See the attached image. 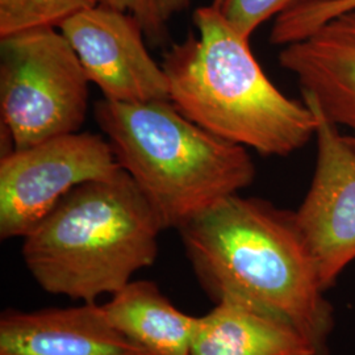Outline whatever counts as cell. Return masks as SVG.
<instances>
[{"mask_svg":"<svg viewBox=\"0 0 355 355\" xmlns=\"http://www.w3.org/2000/svg\"><path fill=\"white\" fill-rule=\"evenodd\" d=\"M192 271L215 302L250 305L328 355L334 309L295 212L234 193L178 229Z\"/></svg>","mask_w":355,"mask_h":355,"instance_id":"cell-1","label":"cell"},{"mask_svg":"<svg viewBox=\"0 0 355 355\" xmlns=\"http://www.w3.org/2000/svg\"><path fill=\"white\" fill-rule=\"evenodd\" d=\"M192 33L166 51L170 102L224 140L266 157H287L316 136L318 120L286 96L254 57L249 38L212 6L193 12Z\"/></svg>","mask_w":355,"mask_h":355,"instance_id":"cell-2","label":"cell"},{"mask_svg":"<svg viewBox=\"0 0 355 355\" xmlns=\"http://www.w3.org/2000/svg\"><path fill=\"white\" fill-rule=\"evenodd\" d=\"M165 230L124 170L67 193L23 239L28 271L51 295L96 303L154 265Z\"/></svg>","mask_w":355,"mask_h":355,"instance_id":"cell-3","label":"cell"},{"mask_svg":"<svg viewBox=\"0 0 355 355\" xmlns=\"http://www.w3.org/2000/svg\"><path fill=\"white\" fill-rule=\"evenodd\" d=\"M119 165L137 184L164 229H179L255 178L248 149L180 114L170 101L95 105Z\"/></svg>","mask_w":355,"mask_h":355,"instance_id":"cell-4","label":"cell"},{"mask_svg":"<svg viewBox=\"0 0 355 355\" xmlns=\"http://www.w3.org/2000/svg\"><path fill=\"white\" fill-rule=\"evenodd\" d=\"M89 83L58 28L0 37V114L12 149L79 132Z\"/></svg>","mask_w":355,"mask_h":355,"instance_id":"cell-5","label":"cell"},{"mask_svg":"<svg viewBox=\"0 0 355 355\" xmlns=\"http://www.w3.org/2000/svg\"><path fill=\"white\" fill-rule=\"evenodd\" d=\"M110 141L74 132L12 149L0 161V239H24L67 193L119 173Z\"/></svg>","mask_w":355,"mask_h":355,"instance_id":"cell-6","label":"cell"},{"mask_svg":"<svg viewBox=\"0 0 355 355\" xmlns=\"http://www.w3.org/2000/svg\"><path fill=\"white\" fill-rule=\"evenodd\" d=\"M302 96L318 120V161L295 218L328 290L355 261V149L311 95Z\"/></svg>","mask_w":355,"mask_h":355,"instance_id":"cell-7","label":"cell"},{"mask_svg":"<svg viewBox=\"0 0 355 355\" xmlns=\"http://www.w3.org/2000/svg\"><path fill=\"white\" fill-rule=\"evenodd\" d=\"M104 99L117 103L170 101L162 66L145 45V32L130 13L96 4L60 28Z\"/></svg>","mask_w":355,"mask_h":355,"instance_id":"cell-8","label":"cell"},{"mask_svg":"<svg viewBox=\"0 0 355 355\" xmlns=\"http://www.w3.org/2000/svg\"><path fill=\"white\" fill-rule=\"evenodd\" d=\"M278 58L355 149V8L282 46Z\"/></svg>","mask_w":355,"mask_h":355,"instance_id":"cell-9","label":"cell"},{"mask_svg":"<svg viewBox=\"0 0 355 355\" xmlns=\"http://www.w3.org/2000/svg\"><path fill=\"white\" fill-rule=\"evenodd\" d=\"M0 355H148L119 333L99 303L0 316Z\"/></svg>","mask_w":355,"mask_h":355,"instance_id":"cell-10","label":"cell"},{"mask_svg":"<svg viewBox=\"0 0 355 355\" xmlns=\"http://www.w3.org/2000/svg\"><path fill=\"white\" fill-rule=\"evenodd\" d=\"M190 355H318L290 324L250 305L221 300L199 318Z\"/></svg>","mask_w":355,"mask_h":355,"instance_id":"cell-11","label":"cell"},{"mask_svg":"<svg viewBox=\"0 0 355 355\" xmlns=\"http://www.w3.org/2000/svg\"><path fill=\"white\" fill-rule=\"evenodd\" d=\"M103 313L148 355H190L199 318L173 304L152 280H132L111 295Z\"/></svg>","mask_w":355,"mask_h":355,"instance_id":"cell-12","label":"cell"},{"mask_svg":"<svg viewBox=\"0 0 355 355\" xmlns=\"http://www.w3.org/2000/svg\"><path fill=\"white\" fill-rule=\"evenodd\" d=\"M98 0H0V37L36 28H60Z\"/></svg>","mask_w":355,"mask_h":355,"instance_id":"cell-13","label":"cell"},{"mask_svg":"<svg viewBox=\"0 0 355 355\" xmlns=\"http://www.w3.org/2000/svg\"><path fill=\"white\" fill-rule=\"evenodd\" d=\"M354 8L355 0H303L275 17L270 42L282 48L300 41L333 17Z\"/></svg>","mask_w":355,"mask_h":355,"instance_id":"cell-14","label":"cell"},{"mask_svg":"<svg viewBox=\"0 0 355 355\" xmlns=\"http://www.w3.org/2000/svg\"><path fill=\"white\" fill-rule=\"evenodd\" d=\"M300 1L303 0H212L211 6L243 37L250 40L267 20L279 16Z\"/></svg>","mask_w":355,"mask_h":355,"instance_id":"cell-15","label":"cell"},{"mask_svg":"<svg viewBox=\"0 0 355 355\" xmlns=\"http://www.w3.org/2000/svg\"><path fill=\"white\" fill-rule=\"evenodd\" d=\"M101 4L135 16L153 44H162L167 38V26L158 11L155 0H98Z\"/></svg>","mask_w":355,"mask_h":355,"instance_id":"cell-16","label":"cell"},{"mask_svg":"<svg viewBox=\"0 0 355 355\" xmlns=\"http://www.w3.org/2000/svg\"><path fill=\"white\" fill-rule=\"evenodd\" d=\"M158 11L166 23L178 12L189 7L190 0H155Z\"/></svg>","mask_w":355,"mask_h":355,"instance_id":"cell-17","label":"cell"}]
</instances>
